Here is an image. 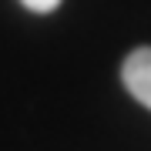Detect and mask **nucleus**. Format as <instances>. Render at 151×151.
Here are the masks:
<instances>
[{
    "mask_svg": "<svg viewBox=\"0 0 151 151\" xmlns=\"http://www.w3.org/2000/svg\"><path fill=\"white\" fill-rule=\"evenodd\" d=\"M121 81L134 101L151 108V47H138L128 54V60L121 67Z\"/></svg>",
    "mask_w": 151,
    "mask_h": 151,
    "instance_id": "obj_1",
    "label": "nucleus"
},
{
    "mask_svg": "<svg viewBox=\"0 0 151 151\" xmlns=\"http://www.w3.org/2000/svg\"><path fill=\"white\" fill-rule=\"evenodd\" d=\"M27 10H34V14H50V10H57L60 7V0H20Z\"/></svg>",
    "mask_w": 151,
    "mask_h": 151,
    "instance_id": "obj_2",
    "label": "nucleus"
}]
</instances>
